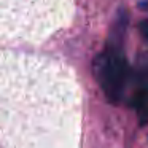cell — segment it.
Returning a JSON list of instances; mask_svg holds the SVG:
<instances>
[{
  "label": "cell",
  "instance_id": "1",
  "mask_svg": "<svg viewBox=\"0 0 148 148\" xmlns=\"http://www.w3.org/2000/svg\"><path fill=\"white\" fill-rule=\"evenodd\" d=\"M94 73L105 97L112 103H118L129 80V65L123 49L116 45H107L94 61Z\"/></svg>",
  "mask_w": 148,
  "mask_h": 148
},
{
  "label": "cell",
  "instance_id": "2",
  "mask_svg": "<svg viewBox=\"0 0 148 148\" xmlns=\"http://www.w3.org/2000/svg\"><path fill=\"white\" fill-rule=\"evenodd\" d=\"M134 108L142 124H148V89H140L134 96Z\"/></svg>",
  "mask_w": 148,
  "mask_h": 148
},
{
  "label": "cell",
  "instance_id": "3",
  "mask_svg": "<svg viewBox=\"0 0 148 148\" xmlns=\"http://www.w3.org/2000/svg\"><path fill=\"white\" fill-rule=\"evenodd\" d=\"M138 64H140V69L143 70V73L148 77V53H143L138 59Z\"/></svg>",
  "mask_w": 148,
  "mask_h": 148
},
{
  "label": "cell",
  "instance_id": "4",
  "mask_svg": "<svg viewBox=\"0 0 148 148\" xmlns=\"http://www.w3.org/2000/svg\"><path fill=\"white\" fill-rule=\"evenodd\" d=\"M140 32H142V35H143L145 38H148V19L140 23Z\"/></svg>",
  "mask_w": 148,
  "mask_h": 148
}]
</instances>
